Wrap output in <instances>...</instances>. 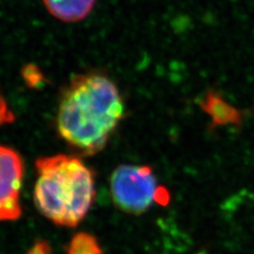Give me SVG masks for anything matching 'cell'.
I'll use <instances>...</instances> for the list:
<instances>
[{
	"mask_svg": "<svg viewBox=\"0 0 254 254\" xmlns=\"http://www.w3.org/2000/svg\"><path fill=\"white\" fill-rule=\"evenodd\" d=\"M111 198L121 211L139 215L154 203L166 204L168 190L158 186L153 169L148 165L122 164L111 174Z\"/></svg>",
	"mask_w": 254,
	"mask_h": 254,
	"instance_id": "3",
	"label": "cell"
},
{
	"mask_svg": "<svg viewBox=\"0 0 254 254\" xmlns=\"http://www.w3.org/2000/svg\"><path fill=\"white\" fill-rule=\"evenodd\" d=\"M67 254H103V250L93 235L78 232L69 242Z\"/></svg>",
	"mask_w": 254,
	"mask_h": 254,
	"instance_id": "7",
	"label": "cell"
},
{
	"mask_svg": "<svg viewBox=\"0 0 254 254\" xmlns=\"http://www.w3.org/2000/svg\"><path fill=\"white\" fill-rule=\"evenodd\" d=\"M27 254H52V248L50 244L46 241H37Z\"/></svg>",
	"mask_w": 254,
	"mask_h": 254,
	"instance_id": "8",
	"label": "cell"
},
{
	"mask_svg": "<svg viewBox=\"0 0 254 254\" xmlns=\"http://www.w3.org/2000/svg\"><path fill=\"white\" fill-rule=\"evenodd\" d=\"M124 116L116 84L101 73L77 74L63 90L57 117L60 136L85 155L104 148Z\"/></svg>",
	"mask_w": 254,
	"mask_h": 254,
	"instance_id": "1",
	"label": "cell"
},
{
	"mask_svg": "<svg viewBox=\"0 0 254 254\" xmlns=\"http://www.w3.org/2000/svg\"><path fill=\"white\" fill-rule=\"evenodd\" d=\"M23 172L20 155L10 147L0 145V221L16 220L21 215Z\"/></svg>",
	"mask_w": 254,
	"mask_h": 254,
	"instance_id": "4",
	"label": "cell"
},
{
	"mask_svg": "<svg viewBox=\"0 0 254 254\" xmlns=\"http://www.w3.org/2000/svg\"><path fill=\"white\" fill-rule=\"evenodd\" d=\"M201 108L212 121V126L238 125L243 116L237 108L228 103L218 92L210 91L201 100Z\"/></svg>",
	"mask_w": 254,
	"mask_h": 254,
	"instance_id": "5",
	"label": "cell"
},
{
	"mask_svg": "<svg viewBox=\"0 0 254 254\" xmlns=\"http://www.w3.org/2000/svg\"><path fill=\"white\" fill-rule=\"evenodd\" d=\"M47 11L64 22H76L85 19L97 0H43Z\"/></svg>",
	"mask_w": 254,
	"mask_h": 254,
	"instance_id": "6",
	"label": "cell"
},
{
	"mask_svg": "<svg viewBox=\"0 0 254 254\" xmlns=\"http://www.w3.org/2000/svg\"><path fill=\"white\" fill-rule=\"evenodd\" d=\"M34 202L55 225L73 228L90 210L95 196L94 177L81 159L70 155L36 160Z\"/></svg>",
	"mask_w": 254,
	"mask_h": 254,
	"instance_id": "2",
	"label": "cell"
}]
</instances>
